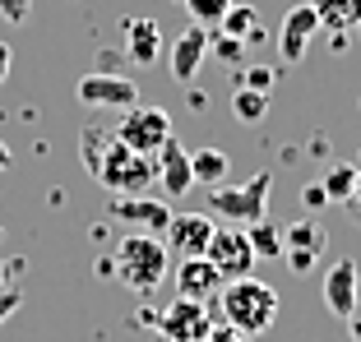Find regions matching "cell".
Listing matches in <instances>:
<instances>
[{
  "label": "cell",
  "instance_id": "obj_2",
  "mask_svg": "<svg viewBox=\"0 0 361 342\" xmlns=\"http://www.w3.org/2000/svg\"><path fill=\"white\" fill-rule=\"evenodd\" d=\"M218 319L227 324V329H236V333H245V338H259V333H269L278 324V291L269 287V282H259L255 273L250 278H236V282H227L223 291H218Z\"/></svg>",
  "mask_w": 361,
  "mask_h": 342
},
{
  "label": "cell",
  "instance_id": "obj_36",
  "mask_svg": "<svg viewBox=\"0 0 361 342\" xmlns=\"http://www.w3.org/2000/svg\"><path fill=\"white\" fill-rule=\"evenodd\" d=\"M10 162H14V153H10V144H5V139H0V171H5V167H10Z\"/></svg>",
  "mask_w": 361,
  "mask_h": 342
},
{
  "label": "cell",
  "instance_id": "obj_38",
  "mask_svg": "<svg viewBox=\"0 0 361 342\" xmlns=\"http://www.w3.org/2000/svg\"><path fill=\"white\" fill-rule=\"evenodd\" d=\"M357 107H361V97H357Z\"/></svg>",
  "mask_w": 361,
  "mask_h": 342
},
{
  "label": "cell",
  "instance_id": "obj_20",
  "mask_svg": "<svg viewBox=\"0 0 361 342\" xmlns=\"http://www.w3.org/2000/svg\"><path fill=\"white\" fill-rule=\"evenodd\" d=\"M329 246V232L315 222V217H297V222L283 227V250H310V255H324Z\"/></svg>",
  "mask_w": 361,
  "mask_h": 342
},
{
  "label": "cell",
  "instance_id": "obj_21",
  "mask_svg": "<svg viewBox=\"0 0 361 342\" xmlns=\"http://www.w3.org/2000/svg\"><path fill=\"white\" fill-rule=\"evenodd\" d=\"M245 241H250V250H255V259H278L283 255V227L278 222H250L245 227Z\"/></svg>",
  "mask_w": 361,
  "mask_h": 342
},
{
  "label": "cell",
  "instance_id": "obj_11",
  "mask_svg": "<svg viewBox=\"0 0 361 342\" xmlns=\"http://www.w3.org/2000/svg\"><path fill=\"white\" fill-rule=\"evenodd\" d=\"M324 305H329V315H338V319H348L361 305V264L352 255L334 259V264L324 268Z\"/></svg>",
  "mask_w": 361,
  "mask_h": 342
},
{
  "label": "cell",
  "instance_id": "obj_6",
  "mask_svg": "<svg viewBox=\"0 0 361 342\" xmlns=\"http://www.w3.org/2000/svg\"><path fill=\"white\" fill-rule=\"evenodd\" d=\"M204 259L223 273V282L250 278V268H255V250H250V241H245V227H218L213 241H209V250H204Z\"/></svg>",
  "mask_w": 361,
  "mask_h": 342
},
{
  "label": "cell",
  "instance_id": "obj_22",
  "mask_svg": "<svg viewBox=\"0 0 361 342\" xmlns=\"http://www.w3.org/2000/svg\"><path fill=\"white\" fill-rule=\"evenodd\" d=\"M232 116L241 120V125H259V120L269 116V93H255V88H241V84H236V93H232Z\"/></svg>",
  "mask_w": 361,
  "mask_h": 342
},
{
  "label": "cell",
  "instance_id": "obj_1",
  "mask_svg": "<svg viewBox=\"0 0 361 342\" xmlns=\"http://www.w3.org/2000/svg\"><path fill=\"white\" fill-rule=\"evenodd\" d=\"M84 171L111 194H149L158 185V167L144 153H130L111 129H84L79 134Z\"/></svg>",
  "mask_w": 361,
  "mask_h": 342
},
{
  "label": "cell",
  "instance_id": "obj_3",
  "mask_svg": "<svg viewBox=\"0 0 361 342\" xmlns=\"http://www.w3.org/2000/svg\"><path fill=\"white\" fill-rule=\"evenodd\" d=\"M111 273H116L121 282H126L135 296H153V291L167 282V246H162V236H149V232H130L116 241V250H111Z\"/></svg>",
  "mask_w": 361,
  "mask_h": 342
},
{
  "label": "cell",
  "instance_id": "obj_25",
  "mask_svg": "<svg viewBox=\"0 0 361 342\" xmlns=\"http://www.w3.org/2000/svg\"><path fill=\"white\" fill-rule=\"evenodd\" d=\"M274 84H278V70H274V65H245V70H241V88L274 93Z\"/></svg>",
  "mask_w": 361,
  "mask_h": 342
},
{
  "label": "cell",
  "instance_id": "obj_9",
  "mask_svg": "<svg viewBox=\"0 0 361 342\" xmlns=\"http://www.w3.org/2000/svg\"><path fill=\"white\" fill-rule=\"evenodd\" d=\"M213 232H218V222H213L209 213H171L167 232H162V246L176 259H200L204 250H209Z\"/></svg>",
  "mask_w": 361,
  "mask_h": 342
},
{
  "label": "cell",
  "instance_id": "obj_15",
  "mask_svg": "<svg viewBox=\"0 0 361 342\" xmlns=\"http://www.w3.org/2000/svg\"><path fill=\"white\" fill-rule=\"evenodd\" d=\"M153 167H158V185L167 199H180V194H190L195 176H190V153L180 148V139L171 134L158 153H153Z\"/></svg>",
  "mask_w": 361,
  "mask_h": 342
},
{
  "label": "cell",
  "instance_id": "obj_23",
  "mask_svg": "<svg viewBox=\"0 0 361 342\" xmlns=\"http://www.w3.org/2000/svg\"><path fill=\"white\" fill-rule=\"evenodd\" d=\"M324 194H329V203H348L352 199V185H357V167L352 162H338V167L324 171Z\"/></svg>",
  "mask_w": 361,
  "mask_h": 342
},
{
  "label": "cell",
  "instance_id": "obj_29",
  "mask_svg": "<svg viewBox=\"0 0 361 342\" xmlns=\"http://www.w3.org/2000/svg\"><path fill=\"white\" fill-rule=\"evenodd\" d=\"M28 10H32V0H0V14H5L10 23H23Z\"/></svg>",
  "mask_w": 361,
  "mask_h": 342
},
{
  "label": "cell",
  "instance_id": "obj_33",
  "mask_svg": "<svg viewBox=\"0 0 361 342\" xmlns=\"http://www.w3.org/2000/svg\"><path fill=\"white\" fill-rule=\"evenodd\" d=\"M10 65H14V51H10V42H0V84L10 79Z\"/></svg>",
  "mask_w": 361,
  "mask_h": 342
},
{
  "label": "cell",
  "instance_id": "obj_17",
  "mask_svg": "<svg viewBox=\"0 0 361 342\" xmlns=\"http://www.w3.org/2000/svg\"><path fill=\"white\" fill-rule=\"evenodd\" d=\"M218 32H223V37H236L245 51H250V46H259V42L269 37V28H264V19H259V10H255V5H245V0H236L232 10L223 14Z\"/></svg>",
  "mask_w": 361,
  "mask_h": 342
},
{
  "label": "cell",
  "instance_id": "obj_19",
  "mask_svg": "<svg viewBox=\"0 0 361 342\" xmlns=\"http://www.w3.org/2000/svg\"><path fill=\"white\" fill-rule=\"evenodd\" d=\"M306 5L319 14V28L329 32H348L361 23V0H306Z\"/></svg>",
  "mask_w": 361,
  "mask_h": 342
},
{
  "label": "cell",
  "instance_id": "obj_34",
  "mask_svg": "<svg viewBox=\"0 0 361 342\" xmlns=\"http://www.w3.org/2000/svg\"><path fill=\"white\" fill-rule=\"evenodd\" d=\"M343 324H348L352 342H361V305H357V310H352V315H348V319H343Z\"/></svg>",
  "mask_w": 361,
  "mask_h": 342
},
{
  "label": "cell",
  "instance_id": "obj_24",
  "mask_svg": "<svg viewBox=\"0 0 361 342\" xmlns=\"http://www.w3.org/2000/svg\"><path fill=\"white\" fill-rule=\"evenodd\" d=\"M232 5H236V0H185V10H190V19L200 23V28H218Z\"/></svg>",
  "mask_w": 361,
  "mask_h": 342
},
{
  "label": "cell",
  "instance_id": "obj_5",
  "mask_svg": "<svg viewBox=\"0 0 361 342\" xmlns=\"http://www.w3.org/2000/svg\"><path fill=\"white\" fill-rule=\"evenodd\" d=\"M121 144H126L130 153H144V158H153V153L162 148V144L171 139V116L167 107H149V102H135V107L121 116V125L111 129Z\"/></svg>",
  "mask_w": 361,
  "mask_h": 342
},
{
  "label": "cell",
  "instance_id": "obj_31",
  "mask_svg": "<svg viewBox=\"0 0 361 342\" xmlns=\"http://www.w3.org/2000/svg\"><path fill=\"white\" fill-rule=\"evenodd\" d=\"M204 342H255V338H245V333H236V329H227V324H213V333Z\"/></svg>",
  "mask_w": 361,
  "mask_h": 342
},
{
  "label": "cell",
  "instance_id": "obj_39",
  "mask_svg": "<svg viewBox=\"0 0 361 342\" xmlns=\"http://www.w3.org/2000/svg\"><path fill=\"white\" fill-rule=\"evenodd\" d=\"M357 32H361V23H357Z\"/></svg>",
  "mask_w": 361,
  "mask_h": 342
},
{
  "label": "cell",
  "instance_id": "obj_26",
  "mask_svg": "<svg viewBox=\"0 0 361 342\" xmlns=\"http://www.w3.org/2000/svg\"><path fill=\"white\" fill-rule=\"evenodd\" d=\"M209 56H218V61H223V65H236V61H241V56H245V46L236 42V37H223V32H218V37H213V42H209Z\"/></svg>",
  "mask_w": 361,
  "mask_h": 342
},
{
  "label": "cell",
  "instance_id": "obj_8",
  "mask_svg": "<svg viewBox=\"0 0 361 342\" xmlns=\"http://www.w3.org/2000/svg\"><path fill=\"white\" fill-rule=\"evenodd\" d=\"M79 102L84 107H111V111H130L139 102V84L126 75H111V70H93L75 84Z\"/></svg>",
  "mask_w": 361,
  "mask_h": 342
},
{
  "label": "cell",
  "instance_id": "obj_27",
  "mask_svg": "<svg viewBox=\"0 0 361 342\" xmlns=\"http://www.w3.org/2000/svg\"><path fill=\"white\" fill-rule=\"evenodd\" d=\"M283 259H287V268H292L297 278L315 273V264H319V255H310V250H283Z\"/></svg>",
  "mask_w": 361,
  "mask_h": 342
},
{
  "label": "cell",
  "instance_id": "obj_4",
  "mask_svg": "<svg viewBox=\"0 0 361 342\" xmlns=\"http://www.w3.org/2000/svg\"><path fill=\"white\" fill-rule=\"evenodd\" d=\"M269 190H274V171H255V176L241 181V185H213V190H209V213L223 217L227 227L264 222Z\"/></svg>",
  "mask_w": 361,
  "mask_h": 342
},
{
  "label": "cell",
  "instance_id": "obj_37",
  "mask_svg": "<svg viewBox=\"0 0 361 342\" xmlns=\"http://www.w3.org/2000/svg\"><path fill=\"white\" fill-rule=\"evenodd\" d=\"M352 167H357V171H361V148H357V162H352Z\"/></svg>",
  "mask_w": 361,
  "mask_h": 342
},
{
  "label": "cell",
  "instance_id": "obj_10",
  "mask_svg": "<svg viewBox=\"0 0 361 342\" xmlns=\"http://www.w3.org/2000/svg\"><path fill=\"white\" fill-rule=\"evenodd\" d=\"M158 333L167 342H204L213 333V315H209V305H200V300L176 296L167 310L158 315Z\"/></svg>",
  "mask_w": 361,
  "mask_h": 342
},
{
  "label": "cell",
  "instance_id": "obj_14",
  "mask_svg": "<svg viewBox=\"0 0 361 342\" xmlns=\"http://www.w3.org/2000/svg\"><path fill=\"white\" fill-rule=\"evenodd\" d=\"M121 37H126V56L139 65V70H149V65L162 61V28L158 19H149V14H135V19L121 23Z\"/></svg>",
  "mask_w": 361,
  "mask_h": 342
},
{
  "label": "cell",
  "instance_id": "obj_13",
  "mask_svg": "<svg viewBox=\"0 0 361 342\" xmlns=\"http://www.w3.org/2000/svg\"><path fill=\"white\" fill-rule=\"evenodd\" d=\"M223 287H227L223 273H218V268H213L204 255L200 259H180V268H176V296L200 300V305H213Z\"/></svg>",
  "mask_w": 361,
  "mask_h": 342
},
{
  "label": "cell",
  "instance_id": "obj_16",
  "mask_svg": "<svg viewBox=\"0 0 361 342\" xmlns=\"http://www.w3.org/2000/svg\"><path fill=\"white\" fill-rule=\"evenodd\" d=\"M204 56H209V28L190 23V28H185L176 42H171V51H167V61H171V79H176V84H190V79L200 75Z\"/></svg>",
  "mask_w": 361,
  "mask_h": 342
},
{
  "label": "cell",
  "instance_id": "obj_35",
  "mask_svg": "<svg viewBox=\"0 0 361 342\" xmlns=\"http://www.w3.org/2000/svg\"><path fill=\"white\" fill-rule=\"evenodd\" d=\"M14 268H23V264H10V259H0V291L10 287V278H14Z\"/></svg>",
  "mask_w": 361,
  "mask_h": 342
},
{
  "label": "cell",
  "instance_id": "obj_12",
  "mask_svg": "<svg viewBox=\"0 0 361 342\" xmlns=\"http://www.w3.org/2000/svg\"><path fill=\"white\" fill-rule=\"evenodd\" d=\"M319 14L310 10L306 0L301 5H292V10L283 14V28H278V51H283V61L287 65H297V61H306V51L315 46V37H319Z\"/></svg>",
  "mask_w": 361,
  "mask_h": 342
},
{
  "label": "cell",
  "instance_id": "obj_32",
  "mask_svg": "<svg viewBox=\"0 0 361 342\" xmlns=\"http://www.w3.org/2000/svg\"><path fill=\"white\" fill-rule=\"evenodd\" d=\"M343 208H348V213H352V217L361 222V171H357V185H352V199L343 203Z\"/></svg>",
  "mask_w": 361,
  "mask_h": 342
},
{
  "label": "cell",
  "instance_id": "obj_30",
  "mask_svg": "<svg viewBox=\"0 0 361 342\" xmlns=\"http://www.w3.org/2000/svg\"><path fill=\"white\" fill-rule=\"evenodd\" d=\"M301 203H306V208H324V203H329V194H324V185H319V181H310L306 190H301Z\"/></svg>",
  "mask_w": 361,
  "mask_h": 342
},
{
  "label": "cell",
  "instance_id": "obj_28",
  "mask_svg": "<svg viewBox=\"0 0 361 342\" xmlns=\"http://www.w3.org/2000/svg\"><path fill=\"white\" fill-rule=\"evenodd\" d=\"M19 305H23V291H19V287H14V282H10V287L0 291V324L10 319V315L19 310Z\"/></svg>",
  "mask_w": 361,
  "mask_h": 342
},
{
  "label": "cell",
  "instance_id": "obj_40",
  "mask_svg": "<svg viewBox=\"0 0 361 342\" xmlns=\"http://www.w3.org/2000/svg\"><path fill=\"white\" fill-rule=\"evenodd\" d=\"M180 5H185V0H180Z\"/></svg>",
  "mask_w": 361,
  "mask_h": 342
},
{
  "label": "cell",
  "instance_id": "obj_18",
  "mask_svg": "<svg viewBox=\"0 0 361 342\" xmlns=\"http://www.w3.org/2000/svg\"><path fill=\"white\" fill-rule=\"evenodd\" d=\"M227 167H232V158H227L223 148H195L190 153V176H195V185H204V190L227 185Z\"/></svg>",
  "mask_w": 361,
  "mask_h": 342
},
{
  "label": "cell",
  "instance_id": "obj_7",
  "mask_svg": "<svg viewBox=\"0 0 361 342\" xmlns=\"http://www.w3.org/2000/svg\"><path fill=\"white\" fill-rule=\"evenodd\" d=\"M106 217L126 222L130 232L162 236L171 222V208H167V199H153V194H111L106 199Z\"/></svg>",
  "mask_w": 361,
  "mask_h": 342
}]
</instances>
